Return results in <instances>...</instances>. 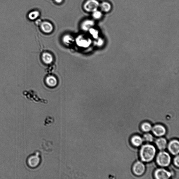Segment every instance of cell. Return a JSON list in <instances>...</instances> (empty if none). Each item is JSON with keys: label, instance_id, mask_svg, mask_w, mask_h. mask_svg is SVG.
Masks as SVG:
<instances>
[{"label": "cell", "instance_id": "19", "mask_svg": "<svg viewBox=\"0 0 179 179\" xmlns=\"http://www.w3.org/2000/svg\"><path fill=\"white\" fill-rule=\"evenodd\" d=\"M143 140L147 142H153L154 140V137L150 133H147L144 135Z\"/></svg>", "mask_w": 179, "mask_h": 179}, {"label": "cell", "instance_id": "7", "mask_svg": "<svg viewBox=\"0 0 179 179\" xmlns=\"http://www.w3.org/2000/svg\"><path fill=\"white\" fill-rule=\"evenodd\" d=\"M152 131L155 136L161 137L166 133V129L165 127L161 125H156L152 128Z\"/></svg>", "mask_w": 179, "mask_h": 179}, {"label": "cell", "instance_id": "20", "mask_svg": "<svg viewBox=\"0 0 179 179\" xmlns=\"http://www.w3.org/2000/svg\"><path fill=\"white\" fill-rule=\"evenodd\" d=\"M179 157L178 155H177V156L175 157L173 160V163L174 165L176 167L178 168L179 166Z\"/></svg>", "mask_w": 179, "mask_h": 179}, {"label": "cell", "instance_id": "2", "mask_svg": "<svg viewBox=\"0 0 179 179\" xmlns=\"http://www.w3.org/2000/svg\"><path fill=\"white\" fill-rule=\"evenodd\" d=\"M171 156L167 152L161 151L157 155V163L161 167H168L171 163Z\"/></svg>", "mask_w": 179, "mask_h": 179}, {"label": "cell", "instance_id": "1", "mask_svg": "<svg viewBox=\"0 0 179 179\" xmlns=\"http://www.w3.org/2000/svg\"><path fill=\"white\" fill-rule=\"evenodd\" d=\"M156 149L154 146L146 144L142 146L140 150V155L142 161L148 162L154 158L156 155Z\"/></svg>", "mask_w": 179, "mask_h": 179}, {"label": "cell", "instance_id": "11", "mask_svg": "<svg viewBox=\"0 0 179 179\" xmlns=\"http://www.w3.org/2000/svg\"><path fill=\"white\" fill-rule=\"evenodd\" d=\"M157 147L161 151H163L167 146V142L166 139L163 137H160L157 139L155 142Z\"/></svg>", "mask_w": 179, "mask_h": 179}, {"label": "cell", "instance_id": "8", "mask_svg": "<svg viewBox=\"0 0 179 179\" xmlns=\"http://www.w3.org/2000/svg\"><path fill=\"white\" fill-rule=\"evenodd\" d=\"M42 31L46 33H50L53 30V26L51 23L49 21L42 22L40 25Z\"/></svg>", "mask_w": 179, "mask_h": 179}, {"label": "cell", "instance_id": "21", "mask_svg": "<svg viewBox=\"0 0 179 179\" xmlns=\"http://www.w3.org/2000/svg\"><path fill=\"white\" fill-rule=\"evenodd\" d=\"M42 21L40 19L37 20L36 21V23L38 25H40L41 23H42Z\"/></svg>", "mask_w": 179, "mask_h": 179}, {"label": "cell", "instance_id": "17", "mask_svg": "<svg viewBox=\"0 0 179 179\" xmlns=\"http://www.w3.org/2000/svg\"><path fill=\"white\" fill-rule=\"evenodd\" d=\"M141 128L142 131L145 132H148L152 129L151 125L147 122H144L142 124Z\"/></svg>", "mask_w": 179, "mask_h": 179}, {"label": "cell", "instance_id": "12", "mask_svg": "<svg viewBox=\"0 0 179 179\" xmlns=\"http://www.w3.org/2000/svg\"><path fill=\"white\" fill-rule=\"evenodd\" d=\"M143 139L139 135H135L132 137L131 142L132 144L135 147H138L140 146L143 142Z\"/></svg>", "mask_w": 179, "mask_h": 179}, {"label": "cell", "instance_id": "5", "mask_svg": "<svg viewBox=\"0 0 179 179\" xmlns=\"http://www.w3.org/2000/svg\"><path fill=\"white\" fill-rule=\"evenodd\" d=\"M154 176L157 179H168L171 178V173L163 168L158 169L155 171Z\"/></svg>", "mask_w": 179, "mask_h": 179}, {"label": "cell", "instance_id": "13", "mask_svg": "<svg viewBox=\"0 0 179 179\" xmlns=\"http://www.w3.org/2000/svg\"><path fill=\"white\" fill-rule=\"evenodd\" d=\"M46 82L48 86L50 87H54L57 84V80L55 77L50 76L47 77Z\"/></svg>", "mask_w": 179, "mask_h": 179}, {"label": "cell", "instance_id": "14", "mask_svg": "<svg viewBox=\"0 0 179 179\" xmlns=\"http://www.w3.org/2000/svg\"><path fill=\"white\" fill-rule=\"evenodd\" d=\"M43 62L46 64H50L53 61V57L51 54L48 53H43L42 56Z\"/></svg>", "mask_w": 179, "mask_h": 179}, {"label": "cell", "instance_id": "18", "mask_svg": "<svg viewBox=\"0 0 179 179\" xmlns=\"http://www.w3.org/2000/svg\"><path fill=\"white\" fill-rule=\"evenodd\" d=\"M102 12L98 10L93 12V17L95 19H100L102 18Z\"/></svg>", "mask_w": 179, "mask_h": 179}, {"label": "cell", "instance_id": "15", "mask_svg": "<svg viewBox=\"0 0 179 179\" xmlns=\"http://www.w3.org/2000/svg\"><path fill=\"white\" fill-rule=\"evenodd\" d=\"M101 10L105 12H108L111 10V5L108 2H103L100 4V6Z\"/></svg>", "mask_w": 179, "mask_h": 179}, {"label": "cell", "instance_id": "4", "mask_svg": "<svg viewBox=\"0 0 179 179\" xmlns=\"http://www.w3.org/2000/svg\"><path fill=\"white\" fill-rule=\"evenodd\" d=\"M145 171V166L143 163L141 161H137L134 164L133 171L137 176H142Z\"/></svg>", "mask_w": 179, "mask_h": 179}, {"label": "cell", "instance_id": "9", "mask_svg": "<svg viewBox=\"0 0 179 179\" xmlns=\"http://www.w3.org/2000/svg\"><path fill=\"white\" fill-rule=\"evenodd\" d=\"M39 158L37 156L34 155H30L27 158V165L30 168H34L38 164Z\"/></svg>", "mask_w": 179, "mask_h": 179}, {"label": "cell", "instance_id": "22", "mask_svg": "<svg viewBox=\"0 0 179 179\" xmlns=\"http://www.w3.org/2000/svg\"><path fill=\"white\" fill-rule=\"evenodd\" d=\"M56 3L58 4H60L62 3L63 1V0H54Z\"/></svg>", "mask_w": 179, "mask_h": 179}, {"label": "cell", "instance_id": "16", "mask_svg": "<svg viewBox=\"0 0 179 179\" xmlns=\"http://www.w3.org/2000/svg\"><path fill=\"white\" fill-rule=\"evenodd\" d=\"M40 14V13L38 11H33L28 14V17L30 20H35L39 17Z\"/></svg>", "mask_w": 179, "mask_h": 179}, {"label": "cell", "instance_id": "6", "mask_svg": "<svg viewBox=\"0 0 179 179\" xmlns=\"http://www.w3.org/2000/svg\"><path fill=\"white\" fill-rule=\"evenodd\" d=\"M168 149L172 154L178 155L179 152V142L177 140H173L170 142L168 145Z\"/></svg>", "mask_w": 179, "mask_h": 179}, {"label": "cell", "instance_id": "10", "mask_svg": "<svg viewBox=\"0 0 179 179\" xmlns=\"http://www.w3.org/2000/svg\"><path fill=\"white\" fill-rule=\"evenodd\" d=\"M95 25V21L93 20L87 19L85 20L81 23V28L84 31H87L93 28Z\"/></svg>", "mask_w": 179, "mask_h": 179}, {"label": "cell", "instance_id": "3", "mask_svg": "<svg viewBox=\"0 0 179 179\" xmlns=\"http://www.w3.org/2000/svg\"><path fill=\"white\" fill-rule=\"evenodd\" d=\"M100 3L97 0H87L84 4L83 8L86 11L92 12L98 10Z\"/></svg>", "mask_w": 179, "mask_h": 179}]
</instances>
